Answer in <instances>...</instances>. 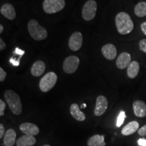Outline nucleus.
<instances>
[{
    "instance_id": "obj_1",
    "label": "nucleus",
    "mask_w": 146,
    "mask_h": 146,
    "mask_svg": "<svg viewBox=\"0 0 146 146\" xmlns=\"http://www.w3.org/2000/svg\"><path fill=\"white\" fill-rule=\"evenodd\" d=\"M116 29L121 35H127L132 31L134 28L133 22L131 16L126 12H119L115 18Z\"/></svg>"
},
{
    "instance_id": "obj_2",
    "label": "nucleus",
    "mask_w": 146,
    "mask_h": 146,
    "mask_svg": "<svg viewBox=\"0 0 146 146\" xmlns=\"http://www.w3.org/2000/svg\"><path fill=\"white\" fill-rule=\"evenodd\" d=\"M4 98L12 113L16 115L23 112V104L18 95L12 90H7L4 93Z\"/></svg>"
},
{
    "instance_id": "obj_3",
    "label": "nucleus",
    "mask_w": 146,
    "mask_h": 146,
    "mask_svg": "<svg viewBox=\"0 0 146 146\" xmlns=\"http://www.w3.org/2000/svg\"><path fill=\"white\" fill-rule=\"evenodd\" d=\"M28 30L30 35L35 41H41L46 39L47 36L46 29L40 25L35 20H31L29 22Z\"/></svg>"
},
{
    "instance_id": "obj_4",
    "label": "nucleus",
    "mask_w": 146,
    "mask_h": 146,
    "mask_svg": "<svg viewBox=\"0 0 146 146\" xmlns=\"http://www.w3.org/2000/svg\"><path fill=\"white\" fill-rule=\"evenodd\" d=\"M58 76L54 72L47 73L39 82V88L43 92H48L57 83Z\"/></svg>"
},
{
    "instance_id": "obj_5",
    "label": "nucleus",
    "mask_w": 146,
    "mask_h": 146,
    "mask_svg": "<svg viewBox=\"0 0 146 146\" xmlns=\"http://www.w3.org/2000/svg\"><path fill=\"white\" fill-rule=\"evenodd\" d=\"M65 6V0H44L43 10L47 14H54L61 11Z\"/></svg>"
},
{
    "instance_id": "obj_6",
    "label": "nucleus",
    "mask_w": 146,
    "mask_h": 146,
    "mask_svg": "<svg viewBox=\"0 0 146 146\" xmlns=\"http://www.w3.org/2000/svg\"><path fill=\"white\" fill-rule=\"evenodd\" d=\"M97 11V3L95 0H88L82 9V17L85 21H90L95 18Z\"/></svg>"
},
{
    "instance_id": "obj_7",
    "label": "nucleus",
    "mask_w": 146,
    "mask_h": 146,
    "mask_svg": "<svg viewBox=\"0 0 146 146\" xmlns=\"http://www.w3.org/2000/svg\"><path fill=\"white\" fill-rule=\"evenodd\" d=\"M80 60L77 56H70L64 60L63 63V70L67 74H72L77 70Z\"/></svg>"
},
{
    "instance_id": "obj_8",
    "label": "nucleus",
    "mask_w": 146,
    "mask_h": 146,
    "mask_svg": "<svg viewBox=\"0 0 146 146\" xmlns=\"http://www.w3.org/2000/svg\"><path fill=\"white\" fill-rule=\"evenodd\" d=\"M83 44V35L80 32H74L70 36L68 41V45L72 51L79 50Z\"/></svg>"
},
{
    "instance_id": "obj_9",
    "label": "nucleus",
    "mask_w": 146,
    "mask_h": 146,
    "mask_svg": "<svg viewBox=\"0 0 146 146\" xmlns=\"http://www.w3.org/2000/svg\"><path fill=\"white\" fill-rule=\"evenodd\" d=\"M108 100L105 96H99L97 98L96 105L94 114L97 116H100L106 112L108 108Z\"/></svg>"
},
{
    "instance_id": "obj_10",
    "label": "nucleus",
    "mask_w": 146,
    "mask_h": 146,
    "mask_svg": "<svg viewBox=\"0 0 146 146\" xmlns=\"http://www.w3.org/2000/svg\"><path fill=\"white\" fill-rule=\"evenodd\" d=\"M20 130L23 132L24 134L29 135L35 136L38 135L39 133V129L35 124L31 123H23L20 126Z\"/></svg>"
},
{
    "instance_id": "obj_11",
    "label": "nucleus",
    "mask_w": 146,
    "mask_h": 146,
    "mask_svg": "<svg viewBox=\"0 0 146 146\" xmlns=\"http://www.w3.org/2000/svg\"><path fill=\"white\" fill-rule=\"evenodd\" d=\"M131 62V56L127 52L121 53L116 59V66L119 69H125Z\"/></svg>"
},
{
    "instance_id": "obj_12",
    "label": "nucleus",
    "mask_w": 146,
    "mask_h": 146,
    "mask_svg": "<svg viewBox=\"0 0 146 146\" xmlns=\"http://www.w3.org/2000/svg\"><path fill=\"white\" fill-rule=\"evenodd\" d=\"M102 52L103 56L109 60H112L116 58L117 50L116 47L112 43H108L104 45L102 48Z\"/></svg>"
},
{
    "instance_id": "obj_13",
    "label": "nucleus",
    "mask_w": 146,
    "mask_h": 146,
    "mask_svg": "<svg viewBox=\"0 0 146 146\" xmlns=\"http://www.w3.org/2000/svg\"><path fill=\"white\" fill-rule=\"evenodd\" d=\"M133 112L136 116L139 118L145 117L146 116V104L141 100H137L133 104Z\"/></svg>"
},
{
    "instance_id": "obj_14",
    "label": "nucleus",
    "mask_w": 146,
    "mask_h": 146,
    "mask_svg": "<svg viewBox=\"0 0 146 146\" xmlns=\"http://www.w3.org/2000/svg\"><path fill=\"white\" fill-rule=\"evenodd\" d=\"M0 12L1 14L5 17L8 18V20H14L16 18V14L15 9H14V6L10 3H5L1 7L0 9Z\"/></svg>"
},
{
    "instance_id": "obj_15",
    "label": "nucleus",
    "mask_w": 146,
    "mask_h": 146,
    "mask_svg": "<svg viewBox=\"0 0 146 146\" xmlns=\"http://www.w3.org/2000/svg\"><path fill=\"white\" fill-rule=\"evenodd\" d=\"M36 139L34 136L25 135L18 139L16 141L17 146H32L36 143Z\"/></svg>"
},
{
    "instance_id": "obj_16",
    "label": "nucleus",
    "mask_w": 146,
    "mask_h": 146,
    "mask_svg": "<svg viewBox=\"0 0 146 146\" xmlns=\"http://www.w3.org/2000/svg\"><path fill=\"white\" fill-rule=\"evenodd\" d=\"M70 112L72 117L78 121H84L85 120V114L80 110L78 105L76 104H72L70 106Z\"/></svg>"
},
{
    "instance_id": "obj_17",
    "label": "nucleus",
    "mask_w": 146,
    "mask_h": 146,
    "mask_svg": "<svg viewBox=\"0 0 146 146\" xmlns=\"http://www.w3.org/2000/svg\"><path fill=\"white\" fill-rule=\"evenodd\" d=\"M139 127V124L138 122L131 121L123 127V129L121 131V133L125 136L130 135L135 133L137 131H138Z\"/></svg>"
},
{
    "instance_id": "obj_18",
    "label": "nucleus",
    "mask_w": 146,
    "mask_h": 146,
    "mask_svg": "<svg viewBox=\"0 0 146 146\" xmlns=\"http://www.w3.org/2000/svg\"><path fill=\"white\" fill-rule=\"evenodd\" d=\"M16 133L12 129H8L3 137V144L5 146H13L15 143Z\"/></svg>"
},
{
    "instance_id": "obj_19",
    "label": "nucleus",
    "mask_w": 146,
    "mask_h": 146,
    "mask_svg": "<svg viewBox=\"0 0 146 146\" xmlns=\"http://www.w3.org/2000/svg\"><path fill=\"white\" fill-rule=\"evenodd\" d=\"M45 64L43 61L39 60L36 61L33 64L31 67V74L34 76H41L43 72H45Z\"/></svg>"
},
{
    "instance_id": "obj_20",
    "label": "nucleus",
    "mask_w": 146,
    "mask_h": 146,
    "mask_svg": "<svg viewBox=\"0 0 146 146\" xmlns=\"http://www.w3.org/2000/svg\"><path fill=\"white\" fill-rule=\"evenodd\" d=\"M88 146H105L106 142L104 141V136L100 135H96L89 139L87 141Z\"/></svg>"
},
{
    "instance_id": "obj_21",
    "label": "nucleus",
    "mask_w": 146,
    "mask_h": 146,
    "mask_svg": "<svg viewBox=\"0 0 146 146\" xmlns=\"http://www.w3.org/2000/svg\"><path fill=\"white\" fill-rule=\"evenodd\" d=\"M139 71V64L137 61H133L127 67V75L130 78H134L137 76Z\"/></svg>"
},
{
    "instance_id": "obj_22",
    "label": "nucleus",
    "mask_w": 146,
    "mask_h": 146,
    "mask_svg": "<svg viewBox=\"0 0 146 146\" xmlns=\"http://www.w3.org/2000/svg\"><path fill=\"white\" fill-rule=\"evenodd\" d=\"M135 14L138 17L142 18L146 16V2L141 1L135 5L134 9Z\"/></svg>"
},
{
    "instance_id": "obj_23",
    "label": "nucleus",
    "mask_w": 146,
    "mask_h": 146,
    "mask_svg": "<svg viewBox=\"0 0 146 146\" xmlns=\"http://www.w3.org/2000/svg\"><path fill=\"white\" fill-rule=\"evenodd\" d=\"M125 118H126L125 112V111H121L118 116L117 121H116V127H120V126L123 125L124 121H125Z\"/></svg>"
},
{
    "instance_id": "obj_24",
    "label": "nucleus",
    "mask_w": 146,
    "mask_h": 146,
    "mask_svg": "<svg viewBox=\"0 0 146 146\" xmlns=\"http://www.w3.org/2000/svg\"><path fill=\"white\" fill-rule=\"evenodd\" d=\"M6 108V104L2 100H0V116H3L4 115V111Z\"/></svg>"
},
{
    "instance_id": "obj_25",
    "label": "nucleus",
    "mask_w": 146,
    "mask_h": 146,
    "mask_svg": "<svg viewBox=\"0 0 146 146\" xmlns=\"http://www.w3.org/2000/svg\"><path fill=\"white\" fill-rule=\"evenodd\" d=\"M139 46L140 50L146 54V39H144L141 40V41H139Z\"/></svg>"
},
{
    "instance_id": "obj_26",
    "label": "nucleus",
    "mask_w": 146,
    "mask_h": 146,
    "mask_svg": "<svg viewBox=\"0 0 146 146\" xmlns=\"http://www.w3.org/2000/svg\"><path fill=\"white\" fill-rule=\"evenodd\" d=\"M6 76H7V73L5 72V71L1 67V68H0V81L1 82L4 81Z\"/></svg>"
},
{
    "instance_id": "obj_27",
    "label": "nucleus",
    "mask_w": 146,
    "mask_h": 146,
    "mask_svg": "<svg viewBox=\"0 0 146 146\" xmlns=\"http://www.w3.org/2000/svg\"><path fill=\"white\" fill-rule=\"evenodd\" d=\"M138 134L141 136L146 135V125L140 128L138 130Z\"/></svg>"
},
{
    "instance_id": "obj_28",
    "label": "nucleus",
    "mask_w": 146,
    "mask_h": 146,
    "mask_svg": "<svg viewBox=\"0 0 146 146\" xmlns=\"http://www.w3.org/2000/svg\"><path fill=\"white\" fill-rule=\"evenodd\" d=\"M10 62L12 65L15 66H18L20 65V60H16L14 58H11L10 59Z\"/></svg>"
},
{
    "instance_id": "obj_29",
    "label": "nucleus",
    "mask_w": 146,
    "mask_h": 146,
    "mask_svg": "<svg viewBox=\"0 0 146 146\" xmlns=\"http://www.w3.org/2000/svg\"><path fill=\"white\" fill-rule=\"evenodd\" d=\"M5 128L2 124H0V139H2L3 136L5 135Z\"/></svg>"
},
{
    "instance_id": "obj_30",
    "label": "nucleus",
    "mask_w": 146,
    "mask_h": 146,
    "mask_svg": "<svg viewBox=\"0 0 146 146\" xmlns=\"http://www.w3.org/2000/svg\"><path fill=\"white\" fill-rule=\"evenodd\" d=\"M14 53H15L16 54H18V55H20V56H22L23 55L25 54V51L21 50V49L18 48V47H16L15 49V51H14Z\"/></svg>"
},
{
    "instance_id": "obj_31",
    "label": "nucleus",
    "mask_w": 146,
    "mask_h": 146,
    "mask_svg": "<svg viewBox=\"0 0 146 146\" xmlns=\"http://www.w3.org/2000/svg\"><path fill=\"white\" fill-rule=\"evenodd\" d=\"M138 145L139 146H146V139H139L137 141Z\"/></svg>"
},
{
    "instance_id": "obj_32",
    "label": "nucleus",
    "mask_w": 146,
    "mask_h": 146,
    "mask_svg": "<svg viewBox=\"0 0 146 146\" xmlns=\"http://www.w3.org/2000/svg\"><path fill=\"white\" fill-rule=\"evenodd\" d=\"M141 29L143 33L146 36V22H143L141 25Z\"/></svg>"
},
{
    "instance_id": "obj_33",
    "label": "nucleus",
    "mask_w": 146,
    "mask_h": 146,
    "mask_svg": "<svg viewBox=\"0 0 146 146\" xmlns=\"http://www.w3.org/2000/svg\"><path fill=\"white\" fill-rule=\"evenodd\" d=\"M5 47L6 46H5L4 41H3V39L1 38V39H0V50L3 51L5 48Z\"/></svg>"
},
{
    "instance_id": "obj_34",
    "label": "nucleus",
    "mask_w": 146,
    "mask_h": 146,
    "mask_svg": "<svg viewBox=\"0 0 146 146\" xmlns=\"http://www.w3.org/2000/svg\"><path fill=\"white\" fill-rule=\"evenodd\" d=\"M3 31V27L2 25H0V33H2Z\"/></svg>"
},
{
    "instance_id": "obj_35",
    "label": "nucleus",
    "mask_w": 146,
    "mask_h": 146,
    "mask_svg": "<svg viewBox=\"0 0 146 146\" xmlns=\"http://www.w3.org/2000/svg\"><path fill=\"white\" fill-rule=\"evenodd\" d=\"M86 106H87V105L85 104H82L81 105V108H86Z\"/></svg>"
},
{
    "instance_id": "obj_36",
    "label": "nucleus",
    "mask_w": 146,
    "mask_h": 146,
    "mask_svg": "<svg viewBox=\"0 0 146 146\" xmlns=\"http://www.w3.org/2000/svg\"><path fill=\"white\" fill-rule=\"evenodd\" d=\"M43 146H50V145H47V144H46V145H43Z\"/></svg>"
}]
</instances>
